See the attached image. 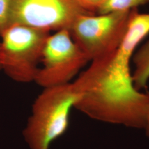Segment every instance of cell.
Listing matches in <instances>:
<instances>
[{
  "instance_id": "cell-11",
  "label": "cell",
  "mask_w": 149,
  "mask_h": 149,
  "mask_svg": "<svg viewBox=\"0 0 149 149\" xmlns=\"http://www.w3.org/2000/svg\"><path fill=\"white\" fill-rule=\"evenodd\" d=\"M78 5L86 12L96 14L106 0H75Z\"/></svg>"
},
{
  "instance_id": "cell-7",
  "label": "cell",
  "mask_w": 149,
  "mask_h": 149,
  "mask_svg": "<svg viewBox=\"0 0 149 149\" xmlns=\"http://www.w3.org/2000/svg\"><path fill=\"white\" fill-rule=\"evenodd\" d=\"M149 34V13H139L138 8L131 11L128 28L119 49L133 56L136 48Z\"/></svg>"
},
{
  "instance_id": "cell-10",
  "label": "cell",
  "mask_w": 149,
  "mask_h": 149,
  "mask_svg": "<svg viewBox=\"0 0 149 149\" xmlns=\"http://www.w3.org/2000/svg\"><path fill=\"white\" fill-rule=\"evenodd\" d=\"M13 0H0V36L12 25Z\"/></svg>"
},
{
  "instance_id": "cell-2",
  "label": "cell",
  "mask_w": 149,
  "mask_h": 149,
  "mask_svg": "<svg viewBox=\"0 0 149 149\" xmlns=\"http://www.w3.org/2000/svg\"><path fill=\"white\" fill-rule=\"evenodd\" d=\"M79 95L72 82L44 88L32 106L23 131L30 149H49L69 127L71 109Z\"/></svg>"
},
{
  "instance_id": "cell-5",
  "label": "cell",
  "mask_w": 149,
  "mask_h": 149,
  "mask_svg": "<svg viewBox=\"0 0 149 149\" xmlns=\"http://www.w3.org/2000/svg\"><path fill=\"white\" fill-rule=\"evenodd\" d=\"M41 60L43 67L39 69L35 82L43 88L70 83L89 61L74 43L69 29L49 35Z\"/></svg>"
},
{
  "instance_id": "cell-9",
  "label": "cell",
  "mask_w": 149,
  "mask_h": 149,
  "mask_svg": "<svg viewBox=\"0 0 149 149\" xmlns=\"http://www.w3.org/2000/svg\"><path fill=\"white\" fill-rule=\"evenodd\" d=\"M149 3V0H106L97 14L128 11Z\"/></svg>"
},
{
  "instance_id": "cell-3",
  "label": "cell",
  "mask_w": 149,
  "mask_h": 149,
  "mask_svg": "<svg viewBox=\"0 0 149 149\" xmlns=\"http://www.w3.org/2000/svg\"><path fill=\"white\" fill-rule=\"evenodd\" d=\"M50 32L13 24L1 35V69L18 82L35 81Z\"/></svg>"
},
{
  "instance_id": "cell-13",
  "label": "cell",
  "mask_w": 149,
  "mask_h": 149,
  "mask_svg": "<svg viewBox=\"0 0 149 149\" xmlns=\"http://www.w3.org/2000/svg\"><path fill=\"white\" fill-rule=\"evenodd\" d=\"M0 69H1V44L0 43Z\"/></svg>"
},
{
  "instance_id": "cell-1",
  "label": "cell",
  "mask_w": 149,
  "mask_h": 149,
  "mask_svg": "<svg viewBox=\"0 0 149 149\" xmlns=\"http://www.w3.org/2000/svg\"><path fill=\"white\" fill-rule=\"evenodd\" d=\"M118 49L92 61L73 82L79 95L74 108L100 122L144 129L149 114V92L136 88L131 59Z\"/></svg>"
},
{
  "instance_id": "cell-6",
  "label": "cell",
  "mask_w": 149,
  "mask_h": 149,
  "mask_svg": "<svg viewBox=\"0 0 149 149\" xmlns=\"http://www.w3.org/2000/svg\"><path fill=\"white\" fill-rule=\"evenodd\" d=\"M91 14L75 0H13L12 25L19 24L49 32L69 29L80 15Z\"/></svg>"
},
{
  "instance_id": "cell-12",
  "label": "cell",
  "mask_w": 149,
  "mask_h": 149,
  "mask_svg": "<svg viewBox=\"0 0 149 149\" xmlns=\"http://www.w3.org/2000/svg\"><path fill=\"white\" fill-rule=\"evenodd\" d=\"M144 130L146 133V135L149 138V114L148 117V119L146 120V123L145 124V126L144 127Z\"/></svg>"
},
{
  "instance_id": "cell-8",
  "label": "cell",
  "mask_w": 149,
  "mask_h": 149,
  "mask_svg": "<svg viewBox=\"0 0 149 149\" xmlns=\"http://www.w3.org/2000/svg\"><path fill=\"white\" fill-rule=\"evenodd\" d=\"M135 69L132 74L134 85L141 91L146 87L149 80V40L133 55Z\"/></svg>"
},
{
  "instance_id": "cell-4",
  "label": "cell",
  "mask_w": 149,
  "mask_h": 149,
  "mask_svg": "<svg viewBox=\"0 0 149 149\" xmlns=\"http://www.w3.org/2000/svg\"><path fill=\"white\" fill-rule=\"evenodd\" d=\"M131 11L79 16L69 31L88 61L106 56L120 47L128 28Z\"/></svg>"
}]
</instances>
